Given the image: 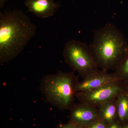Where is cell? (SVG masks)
<instances>
[{"label":"cell","mask_w":128,"mask_h":128,"mask_svg":"<svg viewBox=\"0 0 128 128\" xmlns=\"http://www.w3.org/2000/svg\"><path fill=\"white\" fill-rule=\"evenodd\" d=\"M36 26L19 10L0 13V62L16 58L34 35Z\"/></svg>","instance_id":"1"},{"label":"cell","mask_w":128,"mask_h":128,"mask_svg":"<svg viewBox=\"0 0 128 128\" xmlns=\"http://www.w3.org/2000/svg\"><path fill=\"white\" fill-rule=\"evenodd\" d=\"M128 46L121 31L115 25L108 24L94 31L89 47L98 68L108 72L116 68Z\"/></svg>","instance_id":"2"},{"label":"cell","mask_w":128,"mask_h":128,"mask_svg":"<svg viewBox=\"0 0 128 128\" xmlns=\"http://www.w3.org/2000/svg\"><path fill=\"white\" fill-rule=\"evenodd\" d=\"M79 82L74 71H58L42 78L40 90L48 103L60 110H70L74 104L76 88Z\"/></svg>","instance_id":"3"},{"label":"cell","mask_w":128,"mask_h":128,"mask_svg":"<svg viewBox=\"0 0 128 128\" xmlns=\"http://www.w3.org/2000/svg\"><path fill=\"white\" fill-rule=\"evenodd\" d=\"M63 55L66 63L82 79L99 71L86 43L70 40L64 46Z\"/></svg>","instance_id":"4"},{"label":"cell","mask_w":128,"mask_h":128,"mask_svg":"<svg viewBox=\"0 0 128 128\" xmlns=\"http://www.w3.org/2000/svg\"><path fill=\"white\" fill-rule=\"evenodd\" d=\"M128 86L121 80L96 89L77 92L76 97L80 103L97 108L116 99L120 94L127 91Z\"/></svg>","instance_id":"5"},{"label":"cell","mask_w":128,"mask_h":128,"mask_svg":"<svg viewBox=\"0 0 128 128\" xmlns=\"http://www.w3.org/2000/svg\"><path fill=\"white\" fill-rule=\"evenodd\" d=\"M122 80L114 73L99 70L79 81L76 86V92L96 89Z\"/></svg>","instance_id":"6"},{"label":"cell","mask_w":128,"mask_h":128,"mask_svg":"<svg viewBox=\"0 0 128 128\" xmlns=\"http://www.w3.org/2000/svg\"><path fill=\"white\" fill-rule=\"evenodd\" d=\"M69 117L70 122L81 126L99 119L96 108L80 102L74 104L70 109Z\"/></svg>","instance_id":"7"},{"label":"cell","mask_w":128,"mask_h":128,"mask_svg":"<svg viewBox=\"0 0 128 128\" xmlns=\"http://www.w3.org/2000/svg\"><path fill=\"white\" fill-rule=\"evenodd\" d=\"M24 3L28 11L41 18L54 16L59 6L54 0H25Z\"/></svg>","instance_id":"8"},{"label":"cell","mask_w":128,"mask_h":128,"mask_svg":"<svg viewBox=\"0 0 128 128\" xmlns=\"http://www.w3.org/2000/svg\"><path fill=\"white\" fill-rule=\"evenodd\" d=\"M116 98L100 105L97 108L99 119L108 124L113 123L116 121L117 114Z\"/></svg>","instance_id":"9"},{"label":"cell","mask_w":128,"mask_h":128,"mask_svg":"<svg viewBox=\"0 0 128 128\" xmlns=\"http://www.w3.org/2000/svg\"><path fill=\"white\" fill-rule=\"evenodd\" d=\"M117 114L116 121L121 126L128 124V92H123L116 98Z\"/></svg>","instance_id":"10"},{"label":"cell","mask_w":128,"mask_h":128,"mask_svg":"<svg viewBox=\"0 0 128 128\" xmlns=\"http://www.w3.org/2000/svg\"><path fill=\"white\" fill-rule=\"evenodd\" d=\"M114 70V74L128 85V46L122 58Z\"/></svg>","instance_id":"11"},{"label":"cell","mask_w":128,"mask_h":128,"mask_svg":"<svg viewBox=\"0 0 128 128\" xmlns=\"http://www.w3.org/2000/svg\"><path fill=\"white\" fill-rule=\"evenodd\" d=\"M108 125L105 122L99 119L88 125L82 127L83 128H107Z\"/></svg>","instance_id":"12"},{"label":"cell","mask_w":128,"mask_h":128,"mask_svg":"<svg viewBox=\"0 0 128 128\" xmlns=\"http://www.w3.org/2000/svg\"><path fill=\"white\" fill-rule=\"evenodd\" d=\"M76 125L72 122L69 121L68 124H61L56 128H76Z\"/></svg>","instance_id":"13"},{"label":"cell","mask_w":128,"mask_h":128,"mask_svg":"<svg viewBox=\"0 0 128 128\" xmlns=\"http://www.w3.org/2000/svg\"><path fill=\"white\" fill-rule=\"evenodd\" d=\"M107 128H122V127L116 121L110 124H108Z\"/></svg>","instance_id":"14"},{"label":"cell","mask_w":128,"mask_h":128,"mask_svg":"<svg viewBox=\"0 0 128 128\" xmlns=\"http://www.w3.org/2000/svg\"><path fill=\"white\" fill-rule=\"evenodd\" d=\"M7 0H0V8L2 9Z\"/></svg>","instance_id":"15"},{"label":"cell","mask_w":128,"mask_h":128,"mask_svg":"<svg viewBox=\"0 0 128 128\" xmlns=\"http://www.w3.org/2000/svg\"><path fill=\"white\" fill-rule=\"evenodd\" d=\"M122 128H128V124L121 126Z\"/></svg>","instance_id":"16"},{"label":"cell","mask_w":128,"mask_h":128,"mask_svg":"<svg viewBox=\"0 0 128 128\" xmlns=\"http://www.w3.org/2000/svg\"><path fill=\"white\" fill-rule=\"evenodd\" d=\"M76 128H83L82 126H79V125H76Z\"/></svg>","instance_id":"17"},{"label":"cell","mask_w":128,"mask_h":128,"mask_svg":"<svg viewBox=\"0 0 128 128\" xmlns=\"http://www.w3.org/2000/svg\"><path fill=\"white\" fill-rule=\"evenodd\" d=\"M127 91H128V88H127Z\"/></svg>","instance_id":"18"}]
</instances>
